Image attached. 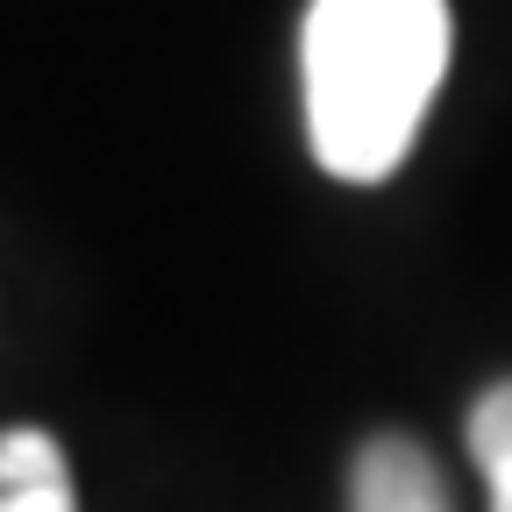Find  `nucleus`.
<instances>
[{"label":"nucleus","mask_w":512,"mask_h":512,"mask_svg":"<svg viewBox=\"0 0 512 512\" xmlns=\"http://www.w3.org/2000/svg\"><path fill=\"white\" fill-rule=\"evenodd\" d=\"M43 477H64V448L43 427L0 434V484H43Z\"/></svg>","instance_id":"20e7f679"},{"label":"nucleus","mask_w":512,"mask_h":512,"mask_svg":"<svg viewBox=\"0 0 512 512\" xmlns=\"http://www.w3.org/2000/svg\"><path fill=\"white\" fill-rule=\"evenodd\" d=\"M470 463L484 470L491 512H512V377L470 406Z\"/></svg>","instance_id":"7ed1b4c3"},{"label":"nucleus","mask_w":512,"mask_h":512,"mask_svg":"<svg viewBox=\"0 0 512 512\" xmlns=\"http://www.w3.org/2000/svg\"><path fill=\"white\" fill-rule=\"evenodd\" d=\"M0 512H79L72 477H43V484H0Z\"/></svg>","instance_id":"39448f33"},{"label":"nucleus","mask_w":512,"mask_h":512,"mask_svg":"<svg viewBox=\"0 0 512 512\" xmlns=\"http://www.w3.org/2000/svg\"><path fill=\"white\" fill-rule=\"evenodd\" d=\"M349 512H456L434 456L406 434L363 441V456L349 470Z\"/></svg>","instance_id":"f03ea898"},{"label":"nucleus","mask_w":512,"mask_h":512,"mask_svg":"<svg viewBox=\"0 0 512 512\" xmlns=\"http://www.w3.org/2000/svg\"><path fill=\"white\" fill-rule=\"evenodd\" d=\"M448 0H313L299 29L306 143L349 185L392 178L441 93Z\"/></svg>","instance_id":"f257e3e1"}]
</instances>
